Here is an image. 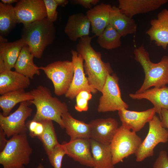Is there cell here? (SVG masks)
Returning <instances> with one entry per match:
<instances>
[{
	"mask_svg": "<svg viewBox=\"0 0 168 168\" xmlns=\"http://www.w3.org/2000/svg\"><path fill=\"white\" fill-rule=\"evenodd\" d=\"M34 57L27 45L22 49L15 64V71L30 79H33L34 76L40 74L39 67L34 63Z\"/></svg>",
	"mask_w": 168,
	"mask_h": 168,
	"instance_id": "obj_26",
	"label": "cell"
},
{
	"mask_svg": "<svg viewBox=\"0 0 168 168\" xmlns=\"http://www.w3.org/2000/svg\"><path fill=\"white\" fill-rule=\"evenodd\" d=\"M1 1L3 3L10 5L15 2L17 3L19 1L17 0H1Z\"/></svg>",
	"mask_w": 168,
	"mask_h": 168,
	"instance_id": "obj_40",
	"label": "cell"
},
{
	"mask_svg": "<svg viewBox=\"0 0 168 168\" xmlns=\"http://www.w3.org/2000/svg\"><path fill=\"white\" fill-rule=\"evenodd\" d=\"M40 121L44 125V129L42 134L38 138L42 142L48 155L59 143L57 139L52 121L45 120Z\"/></svg>",
	"mask_w": 168,
	"mask_h": 168,
	"instance_id": "obj_30",
	"label": "cell"
},
{
	"mask_svg": "<svg viewBox=\"0 0 168 168\" xmlns=\"http://www.w3.org/2000/svg\"><path fill=\"white\" fill-rule=\"evenodd\" d=\"M90 26L86 15L76 13L68 17L64 32L70 40L76 41L79 38L89 36Z\"/></svg>",
	"mask_w": 168,
	"mask_h": 168,
	"instance_id": "obj_19",
	"label": "cell"
},
{
	"mask_svg": "<svg viewBox=\"0 0 168 168\" xmlns=\"http://www.w3.org/2000/svg\"><path fill=\"white\" fill-rule=\"evenodd\" d=\"M34 99L30 101L36 108V112L33 119L36 121L43 120L54 121L62 129L64 126L62 115L68 112L67 104L58 98L53 97L47 87L39 86L30 91Z\"/></svg>",
	"mask_w": 168,
	"mask_h": 168,
	"instance_id": "obj_2",
	"label": "cell"
},
{
	"mask_svg": "<svg viewBox=\"0 0 168 168\" xmlns=\"http://www.w3.org/2000/svg\"><path fill=\"white\" fill-rule=\"evenodd\" d=\"M71 2L74 4L82 6L86 8L90 9L92 5H95L99 2V0H71Z\"/></svg>",
	"mask_w": 168,
	"mask_h": 168,
	"instance_id": "obj_35",
	"label": "cell"
},
{
	"mask_svg": "<svg viewBox=\"0 0 168 168\" xmlns=\"http://www.w3.org/2000/svg\"><path fill=\"white\" fill-rule=\"evenodd\" d=\"M92 38L89 36L80 38L76 49L84 59V69L89 84L100 92L108 76L113 71L109 63L102 60L100 52H96L92 47Z\"/></svg>",
	"mask_w": 168,
	"mask_h": 168,
	"instance_id": "obj_1",
	"label": "cell"
},
{
	"mask_svg": "<svg viewBox=\"0 0 168 168\" xmlns=\"http://www.w3.org/2000/svg\"><path fill=\"white\" fill-rule=\"evenodd\" d=\"M129 96L134 100L146 99L153 105L156 113L160 119L163 109L168 110V86L154 87L140 93H130Z\"/></svg>",
	"mask_w": 168,
	"mask_h": 168,
	"instance_id": "obj_18",
	"label": "cell"
},
{
	"mask_svg": "<svg viewBox=\"0 0 168 168\" xmlns=\"http://www.w3.org/2000/svg\"><path fill=\"white\" fill-rule=\"evenodd\" d=\"M89 124L90 138L104 143H110L119 128L117 121L112 118L93 120Z\"/></svg>",
	"mask_w": 168,
	"mask_h": 168,
	"instance_id": "obj_14",
	"label": "cell"
},
{
	"mask_svg": "<svg viewBox=\"0 0 168 168\" xmlns=\"http://www.w3.org/2000/svg\"><path fill=\"white\" fill-rule=\"evenodd\" d=\"M94 168H96V167H94Z\"/></svg>",
	"mask_w": 168,
	"mask_h": 168,
	"instance_id": "obj_42",
	"label": "cell"
},
{
	"mask_svg": "<svg viewBox=\"0 0 168 168\" xmlns=\"http://www.w3.org/2000/svg\"><path fill=\"white\" fill-rule=\"evenodd\" d=\"M154 107L142 111L123 109L118 111V114L124 127L136 133L144 127L156 114Z\"/></svg>",
	"mask_w": 168,
	"mask_h": 168,
	"instance_id": "obj_15",
	"label": "cell"
},
{
	"mask_svg": "<svg viewBox=\"0 0 168 168\" xmlns=\"http://www.w3.org/2000/svg\"><path fill=\"white\" fill-rule=\"evenodd\" d=\"M33 96L30 92L24 89L8 92L0 96V107L4 116L9 115L13 108L18 103L33 100Z\"/></svg>",
	"mask_w": 168,
	"mask_h": 168,
	"instance_id": "obj_27",
	"label": "cell"
},
{
	"mask_svg": "<svg viewBox=\"0 0 168 168\" xmlns=\"http://www.w3.org/2000/svg\"><path fill=\"white\" fill-rule=\"evenodd\" d=\"M26 45L21 38L12 42H0V72L14 68L20 52Z\"/></svg>",
	"mask_w": 168,
	"mask_h": 168,
	"instance_id": "obj_21",
	"label": "cell"
},
{
	"mask_svg": "<svg viewBox=\"0 0 168 168\" xmlns=\"http://www.w3.org/2000/svg\"><path fill=\"white\" fill-rule=\"evenodd\" d=\"M167 2V0H119L118 7L122 13L132 18L156 10Z\"/></svg>",
	"mask_w": 168,
	"mask_h": 168,
	"instance_id": "obj_17",
	"label": "cell"
},
{
	"mask_svg": "<svg viewBox=\"0 0 168 168\" xmlns=\"http://www.w3.org/2000/svg\"><path fill=\"white\" fill-rule=\"evenodd\" d=\"M36 168H44V166L41 163L39 164Z\"/></svg>",
	"mask_w": 168,
	"mask_h": 168,
	"instance_id": "obj_41",
	"label": "cell"
},
{
	"mask_svg": "<svg viewBox=\"0 0 168 168\" xmlns=\"http://www.w3.org/2000/svg\"><path fill=\"white\" fill-rule=\"evenodd\" d=\"M58 6L64 7L68 4L69 1L67 0H56Z\"/></svg>",
	"mask_w": 168,
	"mask_h": 168,
	"instance_id": "obj_39",
	"label": "cell"
},
{
	"mask_svg": "<svg viewBox=\"0 0 168 168\" xmlns=\"http://www.w3.org/2000/svg\"><path fill=\"white\" fill-rule=\"evenodd\" d=\"M109 24L113 26L121 37L133 34L136 31L137 24L134 20L122 13L118 7L112 6Z\"/></svg>",
	"mask_w": 168,
	"mask_h": 168,
	"instance_id": "obj_23",
	"label": "cell"
},
{
	"mask_svg": "<svg viewBox=\"0 0 168 168\" xmlns=\"http://www.w3.org/2000/svg\"><path fill=\"white\" fill-rule=\"evenodd\" d=\"M148 123V133L135 154L138 162L153 156L154 149L158 144L168 141V130L162 126L159 117L155 114Z\"/></svg>",
	"mask_w": 168,
	"mask_h": 168,
	"instance_id": "obj_8",
	"label": "cell"
},
{
	"mask_svg": "<svg viewBox=\"0 0 168 168\" xmlns=\"http://www.w3.org/2000/svg\"><path fill=\"white\" fill-rule=\"evenodd\" d=\"M160 118L162 126L168 130V110L165 109L162 110Z\"/></svg>",
	"mask_w": 168,
	"mask_h": 168,
	"instance_id": "obj_37",
	"label": "cell"
},
{
	"mask_svg": "<svg viewBox=\"0 0 168 168\" xmlns=\"http://www.w3.org/2000/svg\"><path fill=\"white\" fill-rule=\"evenodd\" d=\"M119 78L115 73L109 75L101 91L102 95L97 107L100 113L118 111L127 109L128 105L122 99Z\"/></svg>",
	"mask_w": 168,
	"mask_h": 168,
	"instance_id": "obj_9",
	"label": "cell"
},
{
	"mask_svg": "<svg viewBox=\"0 0 168 168\" xmlns=\"http://www.w3.org/2000/svg\"><path fill=\"white\" fill-rule=\"evenodd\" d=\"M66 152L63 145L60 143L48 155L49 160L54 168H61L63 158Z\"/></svg>",
	"mask_w": 168,
	"mask_h": 168,
	"instance_id": "obj_31",
	"label": "cell"
},
{
	"mask_svg": "<svg viewBox=\"0 0 168 168\" xmlns=\"http://www.w3.org/2000/svg\"><path fill=\"white\" fill-rule=\"evenodd\" d=\"M17 23L14 7L0 2V36L6 35Z\"/></svg>",
	"mask_w": 168,
	"mask_h": 168,
	"instance_id": "obj_28",
	"label": "cell"
},
{
	"mask_svg": "<svg viewBox=\"0 0 168 168\" xmlns=\"http://www.w3.org/2000/svg\"><path fill=\"white\" fill-rule=\"evenodd\" d=\"M0 152V164L3 168H25L32 152L26 133L12 136Z\"/></svg>",
	"mask_w": 168,
	"mask_h": 168,
	"instance_id": "obj_5",
	"label": "cell"
},
{
	"mask_svg": "<svg viewBox=\"0 0 168 168\" xmlns=\"http://www.w3.org/2000/svg\"><path fill=\"white\" fill-rule=\"evenodd\" d=\"M30 84V78L15 71L0 72V94L25 89Z\"/></svg>",
	"mask_w": 168,
	"mask_h": 168,
	"instance_id": "obj_22",
	"label": "cell"
},
{
	"mask_svg": "<svg viewBox=\"0 0 168 168\" xmlns=\"http://www.w3.org/2000/svg\"><path fill=\"white\" fill-rule=\"evenodd\" d=\"M90 141L94 167L114 168L110 144L102 143L91 138Z\"/></svg>",
	"mask_w": 168,
	"mask_h": 168,
	"instance_id": "obj_25",
	"label": "cell"
},
{
	"mask_svg": "<svg viewBox=\"0 0 168 168\" xmlns=\"http://www.w3.org/2000/svg\"><path fill=\"white\" fill-rule=\"evenodd\" d=\"M76 99L75 110L79 112L87 111L88 109L89 100L78 95L76 96Z\"/></svg>",
	"mask_w": 168,
	"mask_h": 168,
	"instance_id": "obj_34",
	"label": "cell"
},
{
	"mask_svg": "<svg viewBox=\"0 0 168 168\" xmlns=\"http://www.w3.org/2000/svg\"><path fill=\"white\" fill-rule=\"evenodd\" d=\"M72 61L74 68V73L71 86L65 96L72 100L83 91H87L95 94L98 91L89 84L86 76L83 67L84 59L77 50H72Z\"/></svg>",
	"mask_w": 168,
	"mask_h": 168,
	"instance_id": "obj_12",
	"label": "cell"
},
{
	"mask_svg": "<svg viewBox=\"0 0 168 168\" xmlns=\"http://www.w3.org/2000/svg\"><path fill=\"white\" fill-rule=\"evenodd\" d=\"M62 119L70 140L77 138H90L91 129L89 124L73 118L68 111L62 115Z\"/></svg>",
	"mask_w": 168,
	"mask_h": 168,
	"instance_id": "obj_24",
	"label": "cell"
},
{
	"mask_svg": "<svg viewBox=\"0 0 168 168\" xmlns=\"http://www.w3.org/2000/svg\"><path fill=\"white\" fill-rule=\"evenodd\" d=\"M17 23L23 25L47 18L43 0H21L14 6Z\"/></svg>",
	"mask_w": 168,
	"mask_h": 168,
	"instance_id": "obj_11",
	"label": "cell"
},
{
	"mask_svg": "<svg viewBox=\"0 0 168 168\" xmlns=\"http://www.w3.org/2000/svg\"><path fill=\"white\" fill-rule=\"evenodd\" d=\"M46 9L47 18L54 22L57 19L58 12L56 10L58 6L56 0H43Z\"/></svg>",
	"mask_w": 168,
	"mask_h": 168,
	"instance_id": "obj_32",
	"label": "cell"
},
{
	"mask_svg": "<svg viewBox=\"0 0 168 168\" xmlns=\"http://www.w3.org/2000/svg\"><path fill=\"white\" fill-rule=\"evenodd\" d=\"M69 157L81 164L94 167L90 138H77L62 143Z\"/></svg>",
	"mask_w": 168,
	"mask_h": 168,
	"instance_id": "obj_13",
	"label": "cell"
},
{
	"mask_svg": "<svg viewBox=\"0 0 168 168\" xmlns=\"http://www.w3.org/2000/svg\"><path fill=\"white\" fill-rule=\"evenodd\" d=\"M37 124L32 135L30 137L34 138L35 137L38 138L43 133L44 127L42 122L41 121H37Z\"/></svg>",
	"mask_w": 168,
	"mask_h": 168,
	"instance_id": "obj_36",
	"label": "cell"
},
{
	"mask_svg": "<svg viewBox=\"0 0 168 168\" xmlns=\"http://www.w3.org/2000/svg\"><path fill=\"white\" fill-rule=\"evenodd\" d=\"M30 104V101L21 103L17 109L7 116H4L0 113V128L4 130L7 138L26 133L27 128L25 121L30 116L32 111L29 106Z\"/></svg>",
	"mask_w": 168,
	"mask_h": 168,
	"instance_id": "obj_10",
	"label": "cell"
},
{
	"mask_svg": "<svg viewBox=\"0 0 168 168\" xmlns=\"http://www.w3.org/2000/svg\"><path fill=\"white\" fill-rule=\"evenodd\" d=\"M55 34L54 22L46 18L23 25L21 38L34 57L39 59L46 47L54 42Z\"/></svg>",
	"mask_w": 168,
	"mask_h": 168,
	"instance_id": "obj_4",
	"label": "cell"
},
{
	"mask_svg": "<svg viewBox=\"0 0 168 168\" xmlns=\"http://www.w3.org/2000/svg\"><path fill=\"white\" fill-rule=\"evenodd\" d=\"M150 25L146 34L157 45L166 49L168 45V10H162L156 19L151 20Z\"/></svg>",
	"mask_w": 168,
	"mask_h": 168,
	"instance_id": "obj_16",
	"label": "cell"
},
{
	"mask_svg": "<svg viewBox=\"0 0 168 168\" xmlns=\"http://www.w3.org/2000/svg\"><path fill=\"white\" fill-rule=\"evenodd\" d=\"M121 36L111 25L109 24L97 39L98 44L102 48L110 50L120 47Z\"/></svg>",
	"mask_w": 168,
	"mask_h": 168,
	"instance_id": "obj_29",
	"label": "cell"
},
{
	"mask_svg": "<svg viewBox=\"0 0 168 168\" xmlns=\"http://www.w3.org/2000/svg\"><path fill=\"white\" fill-rule=\"evenodd\" d=\"M6 136L4 130L0 128V152L3 150L6 145L7 141L6 138Z\"/></svg>",
	"mask_w": 168,
	"mask_h": 168,
	"instance_id": "obj_38",
	"label": "cell"
},
{
	"mask_svg": "<svg viewBox=\"0 0 168 168\" xmlns=\"http://www.w3.org/2000/svg\"><path fill=\"white\" fill-rule=\"evenodd\" d=\"M134 54L145 74L143 82L135 93L142 92L152 87H160L168 84V56H163L157 63H153L142 45L134 49Z\"/></svg>",
	"mask_w": 168,
	"mask_h": 168,
	"instance_id": "obj_3",
	"label": "cell"
},
{
	"mask_svg": "<svg viewBox=\"0 0 168 168\" xmlns=\"http://www.w3.org/2000/svg\"><path fill=\"white\" fill-rule=\"evenodd\" d=\"M153 168H168V156L165 150H161L153 165Z\"/></svg>",
	"mask_w": 168,
	"mask_h": 168,
	"instance_id": "obj_33",
	"label": "cell"
},
{
	"mask_svg": "<svg viewBox=\"0 0 168 168\" xmlns=\"http://www.w3.org/2000/svg\"><path fill=\"white\" fill-rule=\"evenodd\" d=\"M142 141L136 133L121 125L110 143L112 162L114 165L129 156L135 154Z\"/></svg>",
	"mask_w": 168,
	"mask_h": 168,
	"instance_id": "obj_6",
	"label": "cell"
},
{
	"mask_svg": "<svg viewBox=\"0 0 168 168\" xmlns=\"http://www.w3.org/2000/svg\"><path fill=\"white\" fill-rule=\"evenodd\" d=\"M112 6L109 4L101 3L89 9L86 15L91 23L92 32L98 36L109 24Z\"/></svg>",
	"mask_w": 168,
	"mask_h": 168,
	"instance_id": "obj_20",
	"label": "cell"
},
{
	"mask_svg": "<svg viewBox=\"0 0 168 168\" xmlns=\"http://www.w3.org/2000/svg\"><path fill=\"white\" fill-rule=\"evenodd\" d=\"M39 68L52 82L55 94L58 96L65 95L71 86L74 75L72 61H56Z\"/></svg>",
	"mask_w": 168,
	"mask_h": 168,
	"instance_id": "obj_7",
	"label": "cell"
}]
</instances>
